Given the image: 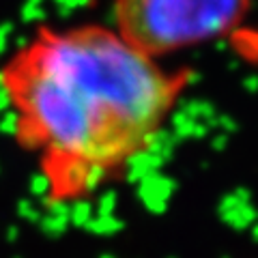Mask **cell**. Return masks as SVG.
Instances as JSON below:
<instances>
[{
    "mask_svg": "<svg viewBox=\"0 0 258 258\" xmlns=\"http://www.w3.org/2000/svg\"><path fill=\"white\" fill-rule=\"evenodd\" d=\"M189 67L136 50L110 24H41L0 62L15 144L32 157L47 207H76L123 181L155 147Z\"/></svg>",
    "mask_w": 258,
    "mask_h": 258,
    "instance_id": "6da1fadb",
    "label": "cell"
},
{
    "mask_svg": "<svg viewBox=\"0 0 258 258\" xmlns=\"http://www.w3.org/2000/svg\"><path fill=\"white\" fill-rule=\"evenodd\" d=\"M254 0H110V26L136 50L166 60L222 41L247 18Z\"/></svg>",
    "mask_w": 258,
    "mask_h": 258,
    "instance_id": "7a4b0ae2",
    "label": "cell"
}]
</instances>
